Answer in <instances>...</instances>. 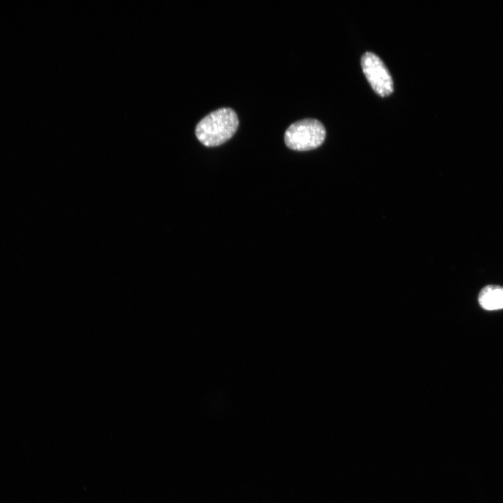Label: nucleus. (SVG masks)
Segmentation results:
<instances>
[{
    "label": "nucleus",
    "instance_id": "f257e3e1",
    "mask_svg": "<svg viewBox=\"0 0 503 503\" xmlns=\"http://www.w3.org/2000/svg\"><path fill=\"white\" fill-rule=\"evenodd\" d=\"M238 125L236 112L230 108H221L204 117L196 125L195 133L203 145L215 147L229 140Z\"/></svg>",
    "mask_w": 503,
    "mask_h": 503
},
{
    "label": "nucleus",
    "instance_id": "f03ea898",
    "mask_svg": "<svg viewBox=\"0 0 503 503\" xmlns=\"http://www.w3.org/2000/svg\"><path fill=\"white\" fill-rule=\"evenodd\" d=\"M326 129L316 119H304L291 124L284 133L286 145L296 151H308L317 148L324 141Z\"/></svg>",
    "mask_w": 503,
    "mask_h": 503
},
{
    "label": "nucleus",
    "instance_id": "7ed1b4c3",
    "mask_svg": "<svg viewBox=\"0 0 503 503\" xmlns=\"http://www.w3.org/2000/svg\"><path fill=\"white\" fill-rule=\"evenodd\" d=\"M363 71L374 91L381 96H387L393 91L392 77L382 61L375 54L365 52L361 57Z\"/></svg>",
    "mask_w": 503,
    "mask_h": 503
},
{
    "label": "nucleus",
    "instance_id": "20e7f679",
    "mask_svg": "<svg viewBox=\"0 0 503 503\" xmlns=\"http://www.w3.org/2000/svg\"><path fill=\"white\" fill-rule=\"evenodd\" d=\"M480 306L488 311L503 309V287L499 285H487L478 295Z\"/></svg>",
    "mask_w": 503,
    "mask_h": 503
}]
</instances>
